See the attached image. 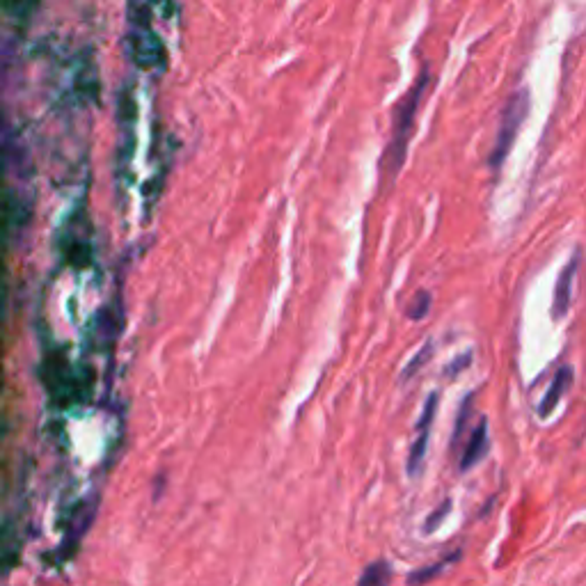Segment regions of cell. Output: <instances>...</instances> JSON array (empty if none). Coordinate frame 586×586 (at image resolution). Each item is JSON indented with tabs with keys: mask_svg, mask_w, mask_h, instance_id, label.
Returning <instances> with one entry per match:
<instances>
[{
	"mask_svg": "<svg viewBox=\"0 0 586 586\" xmlns=\"http://www.w3.org/2000/svg\"><path fill=\"white\" fill-rule=\"evenodd\" d=\"M426 83H429V71H422L415 85L410 87L406 97H403L397 106H394V117H392V138L387 142V152L383 156V170L390 172V177H397L403 161H406L408 142L413 136V124L419 110V101H422V94L426 90Z\"/></svg>",
	"mask_w": 586,
	"mask_h": 586,
	"instance_id": "6da1fadb",
	"label": "cell"
},
{
	"mask_svg": "<svg viewBox=\"0 0 586 586\" xmlns=\"http://www.w3.org/2000/svg\"><path fill=\"white\" fill-rule=\"evenodd\" d=\"M527 113H529V90H522L513 92L509 99H506V104L502 108V120H500V129H497V136H495V145H493V152H490V168H500L504 163V158L509 156L513 142H516L518 136V129L522 126V122L527 120Z\"/></svg>",
	"mask_w": 586,
	"mask_h": 586,
	"instance_id": "7a4b0ae2",
	"label": "cell"
},
{
	"mask_svg": "<svg viewBox=\"0 0 586 586\" xmlns=\"http://www.w3.org/2000/svg\"><path fill=\"white\" fill-rule=\"evenodd\" d=\"M438 399H440L438 392H433L431 397L426 399L422 417H419V422L415 426L417 438L413 440V447H410V454H408V474L410 477H415V474L422 470V465H424L426 449H429V440H431L433 417H435V413H438Z\"/></svg>",
	"mask_w": 586,
	"mask_h": 586,
	"instance_id": "3957f363",
	"label": "cell"
},
{
	"mask_svg": "<svg viewBox=\"0 0 586 586\" xmlns=\"http://www.w3.org/2000/svg\"><path fill=\"white\" fill-rule=\"evenodd\" d=\"M570 385H573V369H570V367H561L557 371V374H554L550 390L545 392L541 406H538V415H541V417H550L552 410L559 406V401L566 397V392L570 390Z\"/></svg>",
	"mask_w": 586,
	"mask_h": 586,
	"instance_id": "277c9868",
	"label": "cell"
},
{
	"mask_svg": "<svg viewBox=\"0 0 586 586\" xmlns=\"http://www.w3.org/2000/svg\"><path fill=\"white\" fill-rule=\"evenodd\" d=\"M580 266V255H573V259L568 261L564 271L559 275V282L557 287H554V303H552V314L554 319H561L568 312V305H570V287H573V275H575V268Z\"/></svg>",
	"mask_w": 586,
	"mask_h": 586,
	"instance_id": "5b68a950",
	"label": "cell"
},
{
	"mask_svg": "<svg viewBox=\"0 0 586 586\" xmlns=\"http://www.w3.org/2000/svg\"><path fill=\"white\" fill-rule=\"evenodd\" d=\"M488 451V422L481 419V422L474 426V431L470 433V440H467L463 458H461V470H472Z\"/></svg>",
	"mask_w": 586,
	"mask_h": 586,
	"instance_id": "8992f818",
	"label": "cell"
},
{
	"mask_svg": "<svg viewBox=\"0 0 586 586\" xmlns=\"http://www.w3.org/2000/svg\"><path fill=\"white\" fill-rule=\"evenodd\" d=\"M392 584V568L387 561H374L362 570L358 586H390Z\"/></svg>",
	"mask_w": 586,
	"mask_h": 586,
	"instance_id": "52a82bcc",
	"label": "cell"
},
{
	"mask_svg": "<svg viewBox=\"0 0 586 586\" xmlns=\"http://www.w3.org/2000/svg\"><path fill=\"white\" fill-rule=\"evenodd\" d=\"M458 557H461V552H454L451 554V557H442L438 564H433V566H426V568H422V570H417V573H413L410 575V580H408V584L410 586H419V584H424V582H429V580H433L435 575H440V570L442 568H447L451 561H456Z\"/></svg>",
	"mask_w": 586,
	"mask_h": 586,
	"instance_id": "ba28073f",
	"label": "cell"
},
{
	"mask_svg": "<svg viewBox=\"0 0 586 586\" xmlns=\"http://www.w3.org/2000/svg\"><path fill=\"white\" fill-rule=\"evenodd\" d=\"M431 303H433V298H431L429 291H424V289L417 291L413 303H410V307H408V316L413 321H422L424 316L431 312Z\"/></svg>",
	"mask_w": 586,
	"mask_h": 586,
	"instance_id": "9c48e42d",
	"label": "cell"
},
{
	"mask_svg": "<svg viewBox=\"0 0 586 586\" xmlns=\"http://www.w3.org/2000/svg\"><path fill=\"white\" fill-rule=\"evenodd\" d=\"M431 355H433V344H431V342H426V344H424L422 348H419V353L415 355V358L408 362V367H406V369H403V374H401V378H403V380H408L410 376H415V374H417V371L424 367V362L431 358Z\"/></svg>",
	"mask_w": 586,
	"mask_h": 586,
	"instance_id": "30bf717a",
	"label": "cell"
},
{
	"mask_svg": "<svg viewBox=\"0 0 586 586\" xmlns=\"http://www.w3.org/2000/svg\"><path fill=\"white\" fill-rule=\"evenodd\" d=\"M451 511V500H445L442 502L438 509H435L429 518H426V525H424V532L429 534V532H435V529H438L440 525H442V520L447 518V513Z\"/></svg>",
	"mask_w": 586,
	"mask_h": 586,
	"instance_id": "8fae6325",
	"label": "cell"
},
{
	"mask_svg": "<svg viewBox=\"0 0 586 586\" xmlns=\"http://www.w3.org/2000/svg\"><path fill=\"white\" fill-rule=\"evenodd\" d=\"M470 360H472V355H470V353H465V355H461V358H458V360H456L454 364H451V369H449V371H451V374H458V371H461V369H465V367H463V364H470Z\"/></svg>",
	"mask_w": 586,
	"mask_h": 586,
	"instance_id": "7c38bea8",
	"label": "cell"
}]
</instances>
